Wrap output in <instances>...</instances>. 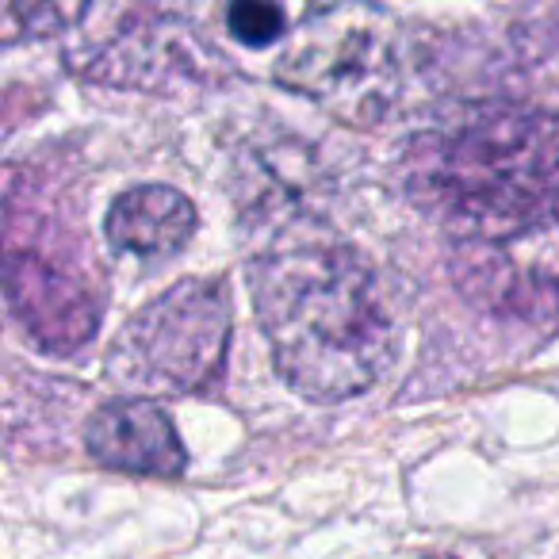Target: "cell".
Instances as JSON below:
<instances>
[{
  "label": "cell",
  "instance_id": "obj_6",
  "mask_svg": "<svg viewBox=\"0 0 559 559\" xmlns=\"http://www.w3.org/2000/svg\"><path fill=\"white\" fill-rule=\"evenodd\" d=\"M85 449L100 467L150 479H177L188 467V452L173 418L150 399H119L88 418Z\"/></svg>",
  "mask_w": 559,
  "mask_h": 559
},
{
  "label": "cell",
  "instance_id": "obj_3",
  "mask_svg": "<svg viewBox=\"0 0 559 559\" xmlns=\"http://www.w3.org/2000/svg\"><path fill=\"white\" fill-rule=\"evenodd\" d=\"M280 85L311 96L342 123H376L399 96L395 24L368 0H334L288 35Z\"/></svg>",
  "mask_w": 559,
  "mask_h": 559
},
{
  "label": "cell",
  "instance_id": "obj_10",
  "mask_svg": "<svg viewBox=\"0 0 559 559\" xmlns=\"http://www.w3.org/2000/svg\"><path fill=\"white\" fill-rule=\"evenodd\" d=\"M426 559H452V556H426Z\"/></svg>",
  "mask_w": 559,
  "mask_h": 559
},
{
  "label": "cell",
  "instance_id": "obj_1",
  "mask_svg": "<svg viewBox=\"0 0 559 559\" xmlns=\"http://www.w3.org/2000/svg\"><path fill=\"white\" fill-rule=\"evenodd\" d=\"M406 188L449 234L472 304L518 322L559 319V116L472 104L411 139Z\"/></svg>",
  "mask_w": 559,
  "mask_h": 559
},
{
  "label": "cell",
  "instance_id": "obj_7",
  "mask_svg": "<svg viewBox=\"0 0 559 559\" xmlns=\"http://www.w3.org/2000/svg\"><path fill=\"white\" fill-rule=\"evenodd\" d=\"M195 234V207L169 185L127 188L108 211V238L134 257H173Z\"/></svg>",
  "mask_w": 559,
  "mask_h": 559
},
{
  "label": "cell",
  "instance_id": "obj_8",
  "mask_svg": "<svg viewBox=\"0 0 559 559\" xmlns=\"http://www.w3.org/2000/svg\"><path fill=\"white\" fill-rule=\"evenodd\" d=\"M93 0H0V43L47 39L73 27Z\"/></svg>",
  "mask_w": 559,
  "mask_h": 559
},
{
  "label": "cell",
  "instance_id": "obj_4",
  "mask_svg": "<svg viewBox=\"0 0 559 559\" xmlns=\"http://www.w3.org/2000/svg\"><path fill=\"white\" fill-rule=\"evenodd\" d=\"M0 288L27 334L50 353H73L100 326V296L78 246L27 207L0 215Z\"/></svg>",
  "mask_w": 559,
  "mask_h": 559
},
{
  "label": "cell",
  "instance_id": "obj_2",
  "mask_svg": "<svg viewBox=\"0 0 559 559\" xmlns=\"http://www.w3.org/2000/svg\"><path fill=\"white\" fill-rule=\"evenodd\" d=\"M249 292L280 380L311 403L376 388L395 326L368 264L322 226L280 230L249 261Z\"/></svg>",
  "mask_w": 559,
  "mask_h": 559
},
{
  "label": "cell",
  "instance_id": "obj_5",
  "mask_svg": "<svg viewBox=\"0 0 559 559\" xmlns=\"http://www.w3.org/2000/svg\"><path fill=\"white\" fill-rule=\"evenodd\" d=\"M230 345V296L218 280H185L146 304L116 345V372L134 388L203 395Z\"/></svg>",
  "mask_w": 559,
  "mask_h": 559
},
{
  "label": "cell",
  "instance_id": "obj_9",
  "mask_svg": "<svg viewBox=\"0 0 559 559\" xmlns=\"http://www.w3.org/2000/svg\"><path fill=\"white\" fill-rule=\"evenodd\" d=\"M226 27L246 47H269L284 32V9H280V0H230Z\"/></svg>",
  "mask_w": 559,
  "mask_h": 559
}]
</instances>
